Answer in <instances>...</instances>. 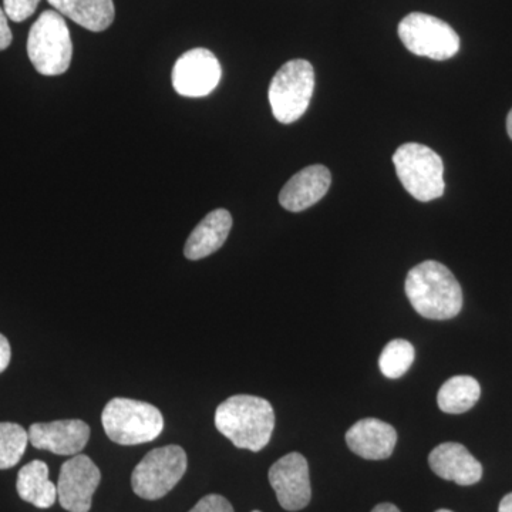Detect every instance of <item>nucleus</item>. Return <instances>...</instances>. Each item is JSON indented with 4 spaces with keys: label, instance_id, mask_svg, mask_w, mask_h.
I'll return each mask as SVG.
<instances>
[{
    "label": "nucleus",
    "instance_id": "29",
    "mask_svg": "<svg viewBox=\"0 0 512 512\" xmlns=\"http://www.w3.org/2000/svg\"><path fill=\"white\" fill-rule=\"evenodd\" d=\"M436 512H453V511H450V510H439V511H436Z\"/></svg>",
    "mask_w": 512,
    "mask_h": 512
},
{
    "label": "nucleus",
    "instance_id": "10",
    "mask_svg": "<svg viewBox=\"0 0 512 512\" xmlns=\"http://www.w3.org/2000/svg\"><path fill=\"white\" fill-rule=\"evenodd\" d=\"M269 483L274 488L279 505L286 511H301L311 503L309 466L302 454L289 453L279 458L269 468Z\"/></svg>",
    "mask_w": 512,
    "mask_h": 512
},
{
    "label": "nucleus",
    "instance_id": "6",
    "mask_svg": "<svg viewBox=\"0 0 512 512\" xmlns=\"http://www.w3.org/2000/svg\"><path fill=\"white\" fill-rule=\"evenodd\" d=\"M315 89V70L308 60L296 59L285 63L269 86V103L275 119L291 124L301 119L311 103Z\"/></svg>",
    "mask_w": 512,
    "mask_h": 512
},
{
    "label": "nucleus",
    "instance_id": "26",
    "mask_svg": "<svg viewBox=\"0 0 512 512\" xmlns=\"http://www.w3.org/2000/svg\"><path fill=\"white\" fill-rule=\"evenodd\" d=\"M498 512H512V493L505 495L501 500Z\"/></svg>",
    "mask_w": 512,
    "mask_h": 512
},
{
    "label": "nucleus",
    "instance_id": "13",
    "mask_svg": "<svg viewBox=\"0 0 512 512\" xmlns=\"http://www.w3.org/2000/svg\"><path fill=\"white\" fill-rule=\"evenodd\" d=\"M429 464L436 476L463 487L477 484L483 477L480 461L460 443H443L434 448Z\"/></svg>",
    "mask_w": 512,
    "mask_h": 512
},
{
    "label": "nucleus",
    "instance_id": "20",
    "mask_svg": "<svg viewBox=\"0 0 512 512\" xmlns=\"http://www.w3.org/2000/svg\"><path fill=\"white\" fill-rule=\"evenodd\" d=\"M414 346L404 339H394L384 346L379 357L380 372L389 379H399L406 375L414 362Z\"/></svg>",
    "mask_w": 512,
    "mask_h": 512
},
{
    "label": "nucleus",
    "instance_id": "22",
    "mask_svg": "<svg viewBox=\"0 0 512 512\" xmlns=\"http://www.w3.org/2000/svg\"><path fill=\"white\" fill-rule=\"evenodd\" d=\"M40 0H3V10L12 22H25L36 12Z\"/></svg>",
    "mask_w": 512,
    "mask_h": 512
},
{
    "label": "nucleus",
    "instance_id": "19",
    "mask_svg": "<svg viewBox=\"0 0 512 512\" xmlns=\"http://www.w3.org/2000/svg\"><path fill=\"white\" fill-rule=\"evenodd\" d=\"M480 396V383L474 377L454 376L440 387L437 404L441 412L461 414L473 409Z\"/></svg>",
    "mask_w": 512,
    "mask_h": 512
},
{
    "label": "nucleus",
    "instance_id": "25",
    "mask_svg": "<svg viewBox=\"0 0 512 512\" xmlns=\"http://www.w3.org/2000/svg\"><path fill=\"white\" fill-rule=\"evenodd\" d=\"M10 357H12V349H10L9 340L0 333V373L8 369Z\"/></svg>",
    "mask_w": 512,
    "mask_h": 512
},
{
    "label": "nucleus",
    "instance_id": "21",
    "mask_svg": "<svg viewBox=\"0 0 512 512\" xmlns=\"http://www.w3.org/2000/svg\"><path fill=\"white\" fill-rule=\"evenodd\" d=\"M29 433L16 423H0V470L15 467L22 460Z\"/></svg>",
    "mask_w": 512,
    "mask_h": 512
},
{
    "label": "nucleus",
    "instance_id": "27",
    "mask_svg": "<svg viewBox=\"0 0 512 512\" xmlns=\"http://www.w3.org/2000/svg\"><path fill=\"white\" fill-rule=\"evenodd\" d=\"M372 512H402L399 510V508L396 507V505L392 503H383L376 505L375 508H373Z\"/></svg>",
    "mask_w": 512,
    "mask_h": 512
},
{
    "label": "nucleus",
    "instance_id": "5",
    "mask_svg": "<svg viewBox=\"0 0 512 512\" xmlns=\"http://www.w3.org/2000/svg\"><path fill=\"white\" fill-rule=\"evenodd\" d=\"M393 164L403 187L417 201L437 200L446 190L443 160L423 144L407 143L393 154Z\"/></svg>",
    "mask_w": 512,
    "mask_h": 512
},
{
    "label": "nucleus",
    "instance_id": "11",
    "mask_svg": "<svg viewBox=\"0 0 512 512\" xmlns=\"http://www.w3.org/2000/svg\"><path fill=\"white\" fill-rule=\"evenodd\" d=\"M222 76L221 64L208 49H192L174 64L173 86L184 97H204L214 92Z\"/></svg>",
    "mask_w": 512,
    "mask_h": 512
},
{
    "label": "nucleus",
    "instance_id": "28",
    "mask_svg": "<svg viewBox=\"0 0 512 512\" xmlns=\"http://www.w3.org/2000/svg\"><path fill=\"white\" fill-rule=\"evenodd\" d=\"M507 131H508V136H510V138L512 140V109L510 111V114H508V117H507Z\"/></svg>",
    "mask_w": 512,
    "mask_h": 512
},
{
    "label": "nucleus",
    "instance_id": "9",
    "mask_svg": "<svg viewBox=\"0 0 512 512\" xmlns=\"http://www.w3.org/2000/svg\"><path fill=\"white\" fill-rule=\"evenodd\" d=\"M100 481L99 467L92 458L76 454L60 468L57 500L66 511L89 512Z\"/></svg>",
    "mask_w": 512,
    "mask_h": 512
},
{
    "label": "nucleus",
    "instance_id": "15",
    "mask_svg": "<svg viewBox=\"0 0 512 512\" xmlns=\"http://www.w3.org/2000/svg\"><path fill=\"white\" fill-rule=\"evenodd\" d=\"M346 443L356 456L365 460H386L396 447L397 431L382 420L363 419L350 427Z\"/></svg>",
    "mask_w": 512,
    "mask_h": 512
},
{
    "label": "nucleus",
    "instance_id": "3",
    "mask_svg": "<svg viewBox=\"0 0 512 512\" xmlns=\"http://www.w3.org/2000/svg\"><path fill=\"white\" fill-rule=\"evenodd\" d=\"M107 437L120 446L150 443L163 433L164 417L153 404L116 397L101 414Z\"/></svg>",
    "mask_w": 512,
    "mask_h": 512
},
{
    "label": "nucleus",
    "instance_id": "18",
    "mask_svg": "<svg viewBox=\"0 0 512 512\" xmlns=\"http://www.w3.org/2000/svg\"><path fill=\"white\" fill-rule=\"evenodd\" d=\"M16 488L23 501L42 510L56 503L57 485L49 480V467L43 461L35 460L22 467Z\"/></svg>",
    "mask_w": 512,
    "mask_h": 512
},
{
    "label": "nucleus",
    "instance_id": "12",
    "mask_svg": "<svg viewBox=\"0 0 512 512\" xmlns=\"http://www.w3.org/2000/svg\"><path fill=\"white\" fill-rule=\"evenodd\" d=\"M29 441L37 450L57 456H76L90 439V427L83 420H57L36 423L28 431Z\"/></svg>",
    "mask_w": 512,
    "mask_h": 512
},
{
    "label": "nucleus",
    "instance_id": "17",
    "mask_svg": "<svg viewBox=\"0 0 512 512\" xmlns=\"http://www.w3.org/2000/svg\"><path fill=\"white\" fill-rule=\"evenodd\" d=\"M60 15L90 32H103L113 23V0H47Z\"/></svg>",
    "mask_w": 512,
    "mask_h": 512
},
{
    "label": "nucleus",
    "instance_id": "24",
    "mask_svg": "<svg viewBox=\"0 0 512 512\" xmlns=\"http://www.w3.org/2000/svg\"><path fill=\"white\" fill-rule=\"evenodd\" d=\"M12 32H10L8 16H6L5 10L0 8V50L8 49L10 43H12Z\"/></svg>",
    "mask_w": 512,
    "mask_h": 512
},
{
    "label": "nucleus",
    "instance_id": "16",
    "mask_svg": "<svg viewBox=\"0 0 512 512\" xmlns=\"http://www.w3.org/2000/svg\"><path fill=\"white\" fill-rule=\"evenodd\" d=\"M232 228V217L227 210H215L195 227L185 244V258L191 261L207 258L225 244Z\"/></svg>",
    "mask_w": 512,
    "mask_h": 512
},
{
    "label": "nucleus",
    "instance_id": "23",
    "mask_svg": "<svg viewBox=\"0 0 512 512\" xmlns=\"http://www.w3.org/2000/svg\"><path fill=\"white\" fill-rule=\"evenodd\" d=\"M190 512H235L234 507L218 494L205 495Z\"/></svg>",
    "mask_w": 512,
    "mask_h": 512
},
{
    "label": "nucleus",
    "instance_id": "2",
    "mask_svg": "<svg viewBox=\"0 0 512 512\" xmlns=\"http://www.w3.org/2000/svg\"><path fill=\"white\" fill-rule=\"evenodd\" d=\"M404 288L414 311L423 318L453 319L463 308V289L453 272L440 262L426 261L414 266Z\"/></svg>",
    "mask_w": 512,
    "mask_h": 512
},
{
    "label": "nucleus",
    "instance_id": "30",
    "mask_svg": "<svg viewBox=\"0 0 512 512\" xmlns=\"http://www.w3.org/2000/svg\"><path fill=\"white\" fill-rule=\"evenodd\" d=\"M252 512H261V511H252Z\"/></svg>",
    "mask_w": 512,
    "mask_h": 512
},
{
    "label": "nucleus",
    "instance_id": "8",
    "mask_svg": "<svg viewBox=\"0 0 512 512\" xmlns=\"http://www.w3.org/2000/svg\"><path fill=\"white\" fill-rule=\"evenodd\" d=\"M399 36L416 56L447 60L460 50V37L448 23L426 13L414 12L400 22Z\"/></svg>",
    "mask_w": 512,
    "mask_h": 512
},
{
    "label": "nucleus",
    "instance_id": "1",
    "mask_svg": "<svg viewBox=\"0 0 512 512\" xmlns=\"http://www.w3.org/2000/svg\"><path fill=\"white\" fill-rule=\"evenodd\" d=\"M215 427L237 448L264 450L275 429L274 407L262 397L238 394L229 397L215 412Z\"/></svg>",
    "mask_w": 512,
    "mask_h": 512
},
{
    "label": "nucleus",
    "instance_id": "14",
    "mask_svg": "<svg viewBox=\"0 0 512 512\" xmlns=\"http://www.w3.org/2000/svg\"><path fill=\"white\" fill-rule=\"evenodd\" d=\"M332 184V175L325 165L303 168L282 188L279 202L285 210L301 212L313 207L325 197Z\"/></svg>",
    "mask_w": 512,
    "mask_h": 512
},
{
    "label": "nucleus",
    "instance_id": "4",
    "mask_svg": "<svg viewBox=\"0 0 512 512\" xmlns=\"http://www.w3.org/2000/svg\"><path fill=\"white\" fill-rule=\"evenodd\" d=\"M28 55L43 76H60L72 63L73 45L66 20L56 10H45L33 23L28 37Z\"/></svg>",
    "mask_w": 512,
    "mask_h": 512
},
{
    "label": "nucleus",
    "instance_id": "7",
    "mask_svg": "<svg viewBox=\"0 0 512 512\" xmlns=\"http://www.w3.org/2000/svg\"><path fill=\"white\" fill-rule=\"evenodd\" d=\"M187 453L180 446L154 448L134 468L133 491L144 500H160L180 483L187 471Z\"/></svg>",
    "mask_w": 512,
    "mask_h": 512
}]
</instances>
